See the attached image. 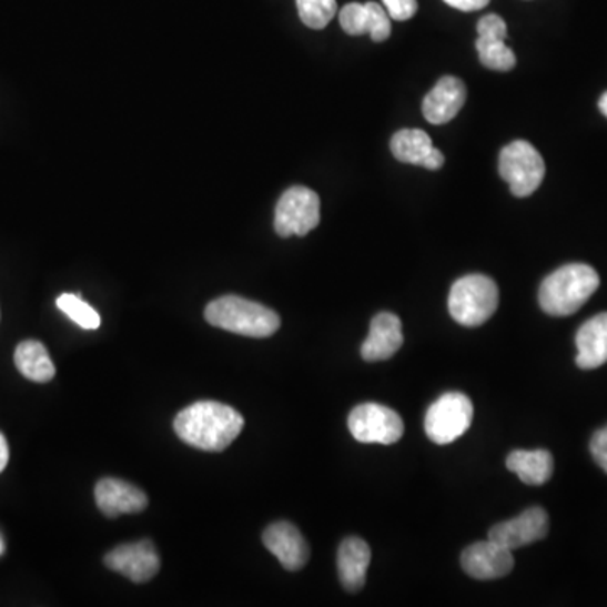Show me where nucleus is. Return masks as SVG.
<instances>
[{"instance_id":"1","label":"nucleus","mask_w":607,"mask_h":607,"mask_svg":"<svg viewBox=\"0 0 607 607\" xmlns=\"http://www.w3.org/2000/svg\"><path fill=\"white\" fill-rule=\"evenodd\" d=\"M245 418L240 412L220 402L203 401L184 408L174 418V431L183 443L222 453L243 431Z\"/></svg>"},{"instance_id":"2","label":"nucleus","mask_w":607,"mask_h":607,"mask_svg":"<svg viewBox=\"0 0 607 607\" xmlns=\"http://www.w3.org/2000/svg\"><path fill=\"white\" fill-rule=\"evenodd\" d=\"M599 284V275L590 265H564L542 282L538 302L548 316H573L589 301Z\"/></svg>"},{"instance_id":"3","label":"nucleus","mask_w":607,"mask_h":607,"mask_svg":"<svg viewBox=\"0 0 607 607\" xmlns=\"http://www.w3.org/2000/svg\"><path fill=\"white\" fill-rule=\"evenodd\" d=\"M204 317L211 326L249 337H269L281 327V317L275 311L240 295H225L210 302Z\"/></svg>"},{"instance_id":"4","label":"nucleus","mask_w":607,"mask_h":607,"mask_svg":"<svg viewBox=\"0 0 607 607\" xmlns=\"http://www.w3.org/2000/svg\"><path fill=\"white\" fill-rule=\"evenodd\" d=\"M498 304V285L486 275H466L451 287L449 313L461 326H482L496 313Z\"/></svg>"},{"instance_id":"5","label":"nucleus","mask_w":607,"mask_h":607,"mask_svg":"<svg viewBox=\"0 0 607 607\" xmlns=\"http://www.w3.org/2000/svg\"><path fill=\"white\" fill-rule=\"evenodd\" d=\"M498 171L513 196L527 198L544 183L545 161L530 142L513 141L499 152Z\"/></svg>"},{"instance_id":"6","label":"nucleus","mask_w":607,"mask_h":607,"mask_svg":"<svg viewBox=\"0 0 607 607\" xmlns=\"http://www.w3.org/2000/svg\"><path fill=\"white\" fill-rule=\"evenodd\" d=\"M473 418L474 407L469 397L461 392H449L428 407L425 434L432 443L446 446L466 434Z\"/></svg>"},{"instance_id":"7","label":"nucleus","mask_w":607,"mask_h":607,"mask_svg":"<svg viewBox=\"0 0 607 607\" xmlns=\"http://www.w3.org/2000/svg\"><path fill=\"white\" fill-rule=\"evenodd\" d=\"M320 222L321 200L310 188H289L275 206V232L282 239L306 236Z\"/></svg>"},{"instance_id":"8","label":"nucleus","mask_w":607,"mask_h":607,"mask_svg":"<svg viewBox=\"0 0 607 607\" xmlns=\"http://www.w3.org/2000/svg\"><path fill=\"white\" fill-rule=\"evenodd\" d=\"M348 427L358 443L383 446L398 443L405 431L401 415L380 404H362L353 408Z\"/></svg>"},{"instance_id":"9","label":"nucleus","mask_w":607,"mask_h":607,"mask_svg":"<svg viewBox=\"0 0 607 607\" xmlns=\"http://www.w3.org/2000/svg\"><path fill=\"white\" fill-rule=\"evenodd\" d=\"M105 566L132 583H148L161 569L158 548L151 540L125 544L105 555Z\"/></svg>"},{"instance_id":"10","label":"nucleus","mask_w":607,"mask_h":607,"mask_svg":"<svg viewBox=\"0 0 607 607\" xmlns=\"http://www.w3.org/2000/svg\"><path fill=\"white\" fill-rule=\"evenodd\" d=\"M548 534V515L540 506L525 509L522 515L515 516L508 522L495 525L489 530V540L516 550V548L527 547L535 542L544 540Z\"/></svg>"},{"instance_id":"11","label":"nucleus","mask_w":607,"mask_h":607,"mask_svg":"<svg viewBox=\"0 0 607 607\" xmlns=\"http://www.w3.org/2000/svg\"><path fill=\"white\" fill-rule=\"evenodd\" d=\"M461 566L473 579L493 580L508 576L515 567V558L509 548L493 540L478 542L463 552Z\"/></svg>"},{"instance_id":"12","label":"nucleus","mask_w":607,"mask_h":607,"mask_svg":"<svg viewBox=\"0 0 607 607\" xmlns=\"http://www.w3.org/2000/svg\"><path fill=\"white\" fill-rule=\"evenodd\" d=\"M264 545L279 558L282 567L291 573L301 570L310 560V545L289 522H277L265 528Z\"/></svg>"},{"instance_id":"13","label":"nucleus","mask_w":607,"mask_h":607,"mask_svg":"<svg viewBox=\"0 0 607 607\" xmlns=\"http://www.w3.org/2000/svg\"><path fill=\"white\" fill-rule=\"evenodd\" d=\"M467 90L463 80L456 77H444L436 87L425 95L422 113L432 125L451 122L466 103Z\"/></svg>"},{"instance_id":"14","label":"nucleus","mask_w":607,"mask_h":607,"mask_svg":"<svg viewBox=\"0 0 607 607\" xmlns=\"http://www.w3.org/2000/svg\"><path fill=\"white\" fill-rule=\"evenodd\" d=\"M97 505L109 518L129 513H141L148 508V495L138 486L122 479L105 478L95 488Z\"/></svg>"},{"instance_id":"15","label":"nucleus","mask_w":607,"mask_h":607,"mask_svg":"<svg viewBox=\"0 0 607 607\" xmlns=\"http://www.w3.org/2000/svg\"><path fill=\"white\" fill-rule=\"evenodd\" d=\"M404 344L402 321L397 314H376L370 324V334L362 346V356L366 362H383L392 358Z\"/></svg>"},{"instance_id":"16","label":"nucleus","mask_w":607,"mask_h":607,"mask_svg":"<svg viewBox=\"0 0 607 607\" xmlns=\"http://www.w3.org/2000/svg\"><path fill=\"white\" fill-rule=\"evenodd\" d=\"M372 550L358 537L344 538L337 550V574L341 584L348 593H358L366 583Z\"/></svg>"},{"instance_id":"17","label":"nucleus","mask_w":607,"mask_h":607,"mask_svg":"<svg viewBox=\"0 0 607 607\" xmlns=\"http://www.w3.org/2000/svg\"><path fill=\"white\" fill-rule=\"evenodd\" d=\"M576 346L579 368L594 370L607 363V313L597 314L580 326Z\"/></svg>"},{"instance_id":"18","label":"nucleus","mask_w":607,"mask_h":607,"mask_svg":"<svg viewBox=\"0 0 607 607\" xmlns=\"http://www.w3.org/2000/svg\"><path fill=\"white\" fill-rule=\"evenodd\" d=\"M506 467L525 485L540 486L554 474V457L545 449L513 451L506 459Z\"/></svg>"},{"instance_id":"19","label":"nucleus","mask_w":607,"mask_h":607,"mask_svg":"<svg viewBox=\"0 0 607 607\" xmlns=\"http://www.w3.org/2000/svg\"><path fill=\"white\" fill-rule=\"evenodd\" d=\"M16 366L21 375L36 383H48L57 375L53 360L39 341H22L16 350Z\"/></svg>"},{"instance_id":"20","label":"nucleus","mask_w":607,"mask_h":607,"mask_svg":"<svg viewBox=\"0 0 607 607\" xmlns=\"http://www.w3.org/2000/svg\"><path fill=\"white\" fill-rule=\"evenodd\" d=\"M390 149L397 161L405 164L422 165L428 152L434 149L431 138L421 129L398 130L390 141Z\"/></svg>"},{"instance_id":"21","label":"nucleus","mask_w":607,"mask_h":607,"mask_svg":"<svg viewBox=\"0 0 607 607\" xmlns=\"http://www.w3.org/2000/svg\"><path fill=\"white\" fill-rule=\"evenodd\" d=\"M479 61L493 71H509L516 67V57L503 39H489L478 36L476 39Z\"/></svg>"},{"instance_id":"22","label":"nucleus","mask_w":607,"mask_h":607,"mask_svg":"<svg viewBox=\"0 0 607 607\" xmlns=\"http://www.w3.org/2000/svg\"><path fill=\"white\" fill-rule=\"evenodd\" d=\"M57 306L58 310L63 311L73 323H77L78 326L83 327V330H97V327H100V323H102V321H100V314L97 313L92 306H89L80 295H60L57 301Z\"/></svg>"},{"instance_id":"23","label":"nucleus","mask_w":607,"mask_h":607,"mask_svg":"<svg viewBox=\"0 0 607 607\" xmlns=\"http://www.w3.org/2000/svg\"><path fill=\"white\" fill-rule=\"evenodd\" d=\"M301 21L311 29H324L337 12L336 0H295Z\"/></svg>"},{"instance_id":"24","label":"nucleus","mask_w":607,"mask_h":607,"mask_svg":"<svg viewBox=\"0 0 607 607\" xmlns=\"http://www.w3.org/2000/svg\"><path fill=\"white\" fill-rule=\"evenodd\" d=\"M340 24L346 34H368V8H366V4H360V2L344 6L340 11Z\"/></svg>"},{"instance_id":"25","label":"nucleus","mask_w":607,"mask_h":607,"mask_svg":"<svg viewBox=\"0 0 607 607\" xmlns=\"http://www.w3.org/2000/svg\"><path fill=\"white\" fill-rule=\"evenodd\" d=\"M368 8L370 24L368 34L372 36L373 41L383 42L392 34V22H390L388 12L385 11L382 4L376 2H366Z\"/></svg>"},{"instance_id":"26","label":"nucleus","mask_w":607,"mask_h":607,"mask_svg":"<svg viewBox=\"0 0 607 607\" xmlns=\"http://www.w3.org/2000/svg\"><path fill=\"white\" fill-rule=\"evenodd\" d=\"M383 8L395 21H408L417 12V0H382Z\"/></svg>"},{"instance_id":"27","label":"nucleus","mask_w":607,"mask_h":607,"mask_svg":"<svg viewBox=\"0 0 607 607\" xmlns=\"http://www.w3.org/2000/svg\"><path fill=\"white\" fill-rule=\"evenodd\" d=\"M478 34L482 38L503 39L505 41L506 36H508V28H506V22L499 16L488 14L479 19Z\"/></svg>"},{"instance_id":"28","label":"nucleus","mask_w":607,"mask_h":607,"mask_svg":"<svg viewBox=\"0 0 607 607\" xmlns=\"http://www.w3.org/2000/svg\"><path fill=\"white\" fill-rule=\"evenodd\" d=\"M590 454L594 461L599 464L600 469L607 474V425L599 428L590 439Z\"/></svg>"},{"instance_id":"29","label":"nucleus","mask_w":607,"mask_h":607,"mask_svg":"<svg viewBox=\"0 0 607 607\" xmlns=\"http://www.w3.org/2000/svg\"><path fill=\"white\" fill-rule=\"evenodd\" d=\"M444 2L463 12L482 11L489 4V0H444Z\"/></svg>"},{"instance_id":"30","label":"nucleus","mask_w":607,"mask_h":607,"mask_svg":"<svg viewBox=\"0 0 607 607\" xmlns=\"http://www.w3.org/2000/svg\"><path fill=\"white\" fill-rule=\"evenodd\" d=\"M444 165V154L439 149H432L428 152L427 158L422 161V168L428 169V171H437V169L443 168Z\"/></svg>"},{"instance_id":"31","label":"nucleus","mask_w":607,"mask_h":607,"mask_svg":"<svg viewBox=\"0 0 607 607\" xmlns=\"http://www.w3.org/2000/svg\"><path fill=\"white\" fill-rule=\"evenodd\" d=\"M9 463V446L6 437L0 434V473L6 469Z\"/></svg>"},{"instance_id":"32","label":"nucleus","mask_w":607,"mask_h":607,"mask_svg":"<svg viewBox=\"0 0 607 607\" xmlns=\"http://www.w3.org/2000/svg\"><path fill=\"white\" fill-rule=\"evenodd\" d=\"M599 110L603 112V115L607 119V92L604 93L603 97H600L599 100Z\"/></svg>"},{"instance_id":"33","label":"nucleus","mask_w":607,"mask_h":607,"mask_svg":"<svg viewBox=\"0 0 607 607\" xmlns=\"http://www.w3.org/2000/svg\"><path fill=\"white\" fill-rule=\"evenodd\" d=\"M0 554H2V544H0Z\"/></svg>"}]
</instances>
